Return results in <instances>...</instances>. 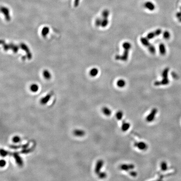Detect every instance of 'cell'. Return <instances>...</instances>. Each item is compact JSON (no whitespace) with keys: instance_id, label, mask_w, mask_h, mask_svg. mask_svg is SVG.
I'll use <instances>...</instances> for the list:
<instances>
[{"instance_id":"1","label":"cell","mask_w":181,"mask_h":181,"mask_svg":"<svg viewBox=\"0 0 181 181\" xmlns=\"http://www.w3.org/2000/svg\"><path fill=\"white\" fill-rule=\"evenodd\" d=\"M123 47L125 50L123 55H116L115 58L116 60H121L125 62L128 60L129 52L131 48L132 45L130 42H125L123 44Z\"/></svg>"},{"instance_id":"2","label":"cell","mask_w":181,"mask_h":181,"mask_svg":"<svg viewBox=\"0 0 181 181\" xmlns=\"http://www.w3.org/2000/svg\"><path fill=\"white\" fill-rule=\"evenodd\" d=\"M169 71V68L167 67L163 71V79L161 81H156L155 82L154 85L156 86H159L160 85H168L169 83V81L168 79V73Z\"/></svg>"},{"instance_id":"3","label":"cell","mask_w":181,"mask_h":181,"mask_svg":"<svg viewBox=\"0 0 181 181\" xmlns=\"http://www.w3.org/2000/svg\"><path fill=\"white\" fill-rule=\"evenodd\" d=\"M158 109L156 108H154L151 110L150 113L146 117V120L148 123H151L154 121L156 118V115L158 112Z\"/></svg>"},{"instance_id":"4","label":"cell","mask_w":181,"mask_h":181,"mask_svg":"<svg viewBox=\"0 0 181 181\" xmlns=\"http://www.w3.org/2000/svg\"><path fill=\"white\" fill-rule=\"evenodd\" d=\"M134 146L135 147H136L139 150H146L148 148L147 144L143 141L136 142L134 144Z\"/></svg>"},{"instance_id":"5","label":"cell","mask_w":181,"mask_h":181,"mask_svg":"<svg viewBox=\"0 0 181 181\" xmlns=\"http://www.w3.org/2000/svg\"><path fill=\"white\" fill-rule=\"evenodd\" d=\"M12 155L15 160L17 164L19 167H22L23 165V162L21 157L19 155V153L15 152L12 153Z\"/></svg>"},{"instance_id":"6","label":"cell","mask_w":181,"mask_h":181,"mask_svg":"<svg viewBox=\"0 0 181 181\" xmlns=\"http://www.w3.org/2000/svg\"><path fill=\"white\" fill-rule=\"evenodd\" d=\"M104 161L102 159L99 160L95 166V172L97 175L101 172V169L104 165Z\"/></svg>"},{"instance_id":"7","label":"cell","mask_w":181,"mask_h":181,"mask_svg":"<svg viewBox=\"0 0 181 181\" xmlns=\"http://www.w3.org/2000/svg\"><path fill=\"white\" fill-rule=\"evenodd\" d=\"M120 169L125 171H129L135 168V165L133 164H123L119 167Z\"/></svg>"},{"instance_id":"8","label":"cell","mask_w":181,"mask_h":181,"mask_svg":"<svg viewBox=\"0 0 181 181\" xmlns=\"http://www.w3.org/2000/svg\"><path fill=\"white\" fill-rule=\"evenodd\" d=\"M162 30L161 29H157L156 31L153 32H150L147 34V38L148 40L153 39L155 36H158L161 34Z\"/></svg>"},{"instance_id":"9","label":"cell","mask_w":181,"mask_h":181,"mask_svg":"<svg viewBox=\"0 0 181 181\" xmlns=\"http://www.w3.org/2000/svg\"><path fill=\"white\" fill-rule=\"evenodd\" d=\"M140 41L141 42L142 44L144 46L147 47L148 48V49L149 48H150V47L152 45V44H151L150 42H149V41H148V39L147 38V37H142L140 38Z\"/></svg>"},{"instance_id":"10","label":"cell","mask_w":181,"mask_h":181,"mask_svg":"<svg viewBox=\"0 0 181 181\" xmlns=\"http://www.w3.org/2000/svg\"><path fill=\"white\" fill-rule=\"evenodd\" d=\"M130 123L128 122H127L125 120L123 121L122 124L121 126V130L123 132H126L130 128Z\"/></svg>"},{"instance_id":"11","label":"cell","mask_w":181,"mask_h":181,"mask_svg":"<svg viewBox=\"0 0 181 181\" xmlns=\"http://www.w3.org/2000/svg\"><path fill=\"white\" fill-rule=\"evenodd\" d=\"M29 143H27V144H23V145H10V146H9V147H10V148H11V149H20V148L24 149V148H27L29 147Z\"/></svg>"},{"instance_id":"12","label":"cell","mask_w":181,"mask_h":181,"mask_svg":"<svg viewBox=\"0 0 181 181\" xmlns=\"http://www.w3.org/2000/svg\"><path fill=\"white\" fill-rule=\"evenodd\" d=\"M144 7L146 9L150 11H153L155 9V6L154 3L150 1H147L144 4Z\"/></svg>"},{"instance_id":"13","label":"cell","mask_w":181,"mask_h":181,"mask_svg":"<svg viewBox=\"0 0 181 181\" xmlns=\"http://www.w3.org/2000/svg\"><path fill=\"white\" fill-rule=\"evenodd\" d=\"M102 112L104 115L107 117L110 116L112 115V111L109 108L107 107H103V108L102 109Z\"/></svg>"},{"instance_id":"14","label":"cell","mask_w":181,"mask_h":181,"mask_svg":"<svg viewBox=\"0 0 181 181\" xmlns=\"http://www.w3.org/2000/svg\"><path fill=\"white\" fill-rule=\"evenodd\" d=\"M73 134L78 137H82L85 134V132L81 130L76 129L73 131Z\"/></svg>"},{"instance_id":"15","label":"cell","mask_w":181,"mask_h":181,"mask_svg":"<svg viewBox=\"0 0 181 181\" xmlns=\"http://www.w3.org/2000/svg\"><path fill=\"white\" fill-rule=\"evenodd\" d=\"M51 95L50 94H49L48 95H47L44 97L42 98L40 100V103L44 105L45 104H47L49 101L50 100V99L51 98Z\"/></svg>"},{"instance_id":"16","label":"cell","mask_w":181,"mask_h":181,"mask_svg":"<svg viewBox=\"0 0 181 181\" xmlns=\"http://www.w3.org/2000/svg\"><path fill=\"white\" fill-rule=\"evenodd\" d=\"M159 52L160 54L162 55H164L166 53V49L164 44L161 43L159 46Z\"/></svg>"},{"instance_id":"17","label":"cell","mask_w":181,"mask_h":181,"mask_svg":"<svg viewBox=\"0 0 181 181\" xmlns=\"http://www.w3.org/2000/svg\"><path fill=\"white\" fill-rule=\"evenodd\" d=\"M160 168L161 171H165L168 169V165L167 162L165 161L161 162L160 164Z\"/></svg>"},{"instance_id":"18","label":"cell","mask_w":181,"mask_h":181,"mask_svg":"<svg viewBox=\"0 0 181 181\" xmlns=\"http://www.w3.org/2000/svg\"><path fill=\"white\" fill-rule=\"evenodd\" d=\"M117 85L119 88H123L126 85V82L123 79H119L117 82Z\"/></svg>"},{"instance_id":"19","label":"cell","mask_w":181,"mask_h":181,"mask_svg":"<svg viewBox=\"0 0 181 181\" xmlns=\"http://www.w3.org/2000/svg\"><path fill=\"white\" fill-rule=\"evenodd\" d=\"M0 154L2 157H5L6 156L10 155H12V153L8 151V150H5L3 149H1V150Z\"/></svg>"},{"instance_id":"20","label":"cell","mask_w":181,"mask_h":181,"mask_svg":"<svg viewBox=\"0 0 181 181\" xmlns=\"http://www.w3.org/2000/svg\"><path fill=\"white\" fill-rule=\"evenodd\" d=\"M115 116H116L117 119H118V120H120L123 119V112L122 111H118V112L116 113Z\"/></svg>"},{"instance_id":"21","label":"cell","mask_w":181,"mask_h":181,"mask_svg":"<svg viewBox=\"0 0 181 181\" xmlns=\"http://www.w3.org/2000/svg\"><path fill=\"white\" fill-rule=\"evenodd\" d=\"M98 73V69L96 68H94L90 70L89 73L91 76H95L97 75Z\"/></svg>"},{"instance_id":"22","label":"cell","mask_w":181,"mask_h":181,"mask_svg":"<svg viewBox=\"0 0 181 181\" xmlns=\"http://www.w3.org/2000/svg\"><path fill=\"white\" fill-rule=\"evenodd\" d=\"M33 150V147L31 148H28V147L24 149H23L21 151V153L23 154H27L31 152Z\"/></svg>"},{"instance_id":"23","label":"cell","mask_w":181,"mask_h":181,"mask_svg":"<svg viewBox=\"0 0 181 181\" xmlns=\"http://www.w3.org/2000/svg\"><path fill=\"white\" fill-rule=\"evenodd\" d=\"M38 89H39V86H38V85L36 84H33L30 87V90L32 92H37Z\"/></svg>"},{"instance_id":"24","label":"cell","mask_w":181,"mask_h":181,"mask_svg":"<svg viewBox=\"0 0 181 181\" xmlns=\"http://www.w3.org/2000/svg\"><path fill=\"white\" fill-rule=\"evenodd\" d=\"M109 23V21L108 19H106V18H103L102 21V24L101 26L102 27H106Z\"/></svg>"},{"instance_id":"25","label":"cell","mask_w":181,"mask_h":181,"mask_svg":"<svg viewBox=\"0 0 181 181\" xmlns=\"http://www.w3.org/2000/svg\"><path fill=\"white\" fill-rule=\"evenodd\" d=\"M109 11L108 10H104V11H103L102 13V16L103 18H106V19H108V18L109 16Z\"/></svg>"},{"instance_id":"26","label":"cell","mask_w":181,"mask_h":181,"mask_svg":"<svg viewBox=\"0 0 181 181\" xmlns=\"http://www.w3.org/2000/svg\"><path fill=\"white\" fill-rule=\"evenodd\" d=\"M170 33L168 31H165L164 32H163V37L166 40H169L170 37Z\"/></svg>"},{"instance_id":"27","label":"cell","mask_w":181,"mask_h":181,"mask_svg":"<svg viewBox=\"0 0 181 181\" xmlns=\"http://www.w3.org/2000/svg\"><path fill=\"white\" fill-rule=\"evenodd\" d=\"M21 140V139L20 138V137L18 136H15L14 137H13L12 138V141L14 143H18L20 142Z\"/></svg>"},{"instance_id":"28","label":"cell","mask_w":181,"mask_h":181,"mask_svg":"<svg viewBox=\"0 0 181 181\" xmlns=\"http://www.w3.org/2000/svg\"><path fill=\"white\" fill-rule=\"evenodd\" d=\"M98 175L99 177L101 179H105L106 178V177H107V175L105 172H102V171Z\"/></svg>"},{"instance_id":"29","label":"cell","mask_w":181,"mask_h":181,"mask_svg":"<svg viewBox=\"0 0 181 181\" xmlns=\"http://www.w3.org/2000/svg\"><path fill=\"white\" fill-rule=\"evenodd\" d=\"M102 21V19H100V18H98V19H96V22H95L96 25L97 27H100V26H101Z\"/></svg>"},{"instance_id":"30","label":"cell","mask_w":181,"mask_h":181,"mask_svg":"<svg viewBox=\"0 0 181 181\" xmlns=\"http://www.w3.org/2000/svg\"><path fill=\"white\" fill-rule=\"evenodd\" d=\"M129 174L130 175L133 177H136L137 175V172L135 171H132V170H131V171L129 172Z\"/></svg>"},{"instance_id":"31","label":"cell","mask_w":181,"mask_h":181,"mask_svg":"<svg viewBox=\"0 0 181 181\" xmlns=\"http://www.w3.org/2000/svg\"><path fill=\"white\" fill-rule=\"evenodd\" d=\"M6 165V161L4 160H1L0 162V166L1 167L5 166Z\"/></svg>"},{"instance_id":"32","label":"cell","mask_w":181,"mask_h":181,"mask_svg":"<svg viewBox=\"0 0 181 181\" xmlns=\"http://www.w3.org/2000/svg\"><path fill=\"white\" fill-rule=\"evenodd\" d=\"M44 76L46 79H48L50 78L49 77L50 76V74L49 73L48 71H46V72H44Z\"/></svg>"},{"instance_id":"33","label":"cell","mask_w":181,"mask_h":181,"mask_svg":"<svg viewBox=\"0 0 181 181\" xmlns=\"http://www.w3.org/2000/svg\"><path fill=\"white\" fill-rule=\"evenodd\" d=\"M171 75H172V77H173V78H174V79H178V75H177L176 73H172V74H171Z\"/></svg>"},{"instance_id":"34","label":"cell","mask_w":181,"mask_h":181,"mask_svg":"<svg viewBox=\"0 0 181 181\" xmlns=\"http://www.w3.org/2000/svg\"><path fill=\"white\" fill-rule=\"evenodd\" d=\"M176 17H177V18H179L181 17V11L180 12H178L176 14Z\"/></svg>"},{"instance_id":"35","label":"cell","mask_w":181,"mask_h":181,"mask_svg":"<svg viewBox=\"0 0 181 181\" xmlns=\"http://www.w3.org/2000/svg\"><path fill=\"white\" fill-rule=\"evenodd\" d=\"M79 0H76L75 1V5L78 4V3H79Z\"/></svg>"},{"instance_id":"36","label":"cell","mask_w":181,"mask_h":181,"mask_svg":"<svg viewBox=\"0 0 181 181\" xmlns=\"http://www.w3.org/2000/svg\"><path fill=\"white\" fill-rule=\"evenodd\" d=\"M179 22H181V18H179Z\"/></svg>"},{"instance_id":"37","label":"cell","mask_w":181,"mask_h":181,"mask_svg":"<svg viewBox=\"0 0 181 181\" xmlns=\"http://www.w3.org/2000/svg\"><path fill=\"white\" fill-rule=\"evenodd\" d=\"M180 9H181V8H180Z\"/></svg>"}]
</instances>
